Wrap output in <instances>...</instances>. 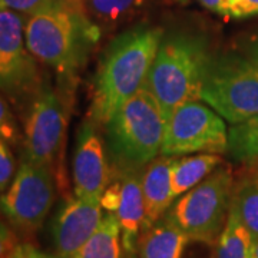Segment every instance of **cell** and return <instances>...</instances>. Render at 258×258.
<instances>
[{
	"label": "cell",
	"instance_id": "cell-1",
	"mask_svg": "<svg viewBox=\"0 0 258 258\" xmlns=\"http://www.w3.org/2000/svg\"><path fill=\"white\" fill-rule=\"evenodd\" d=\"M161 42V29L144 26L128 30L112 42L95 81L91 105L95 122L106 125L113 112L144 88Z\"/></svg>",
	"mask_w": 258,
	"mask_h": 258
},
{
	"label": "cell",
	"instance_id": "cell-2",
	"mask_svg": "<svg viewBox=\"0 0 258 258\" xmlns=\"http://www.w3.org/2000/svg\"><path fill=\"white\" fill-rule=\"evenodd\" d=\"M98 37L99 28L88 15L59 5L32 15L25 26L26 46L32 56L66 76H72L86 62Z\"/></svg>",
	"mask_w": 258,
	"mask_h": 258
},
{
	"label": "cell",
	"instance_id": "cell-3",
	"mask_svg": "<svg viewBox=\"0 0 258 258\" xmlns=\"http://www.w3.org/2000/svg\"><path fill=\"white\" fill-rule=\"evenodd\" d=\"M210 59L200 37L174 35L161 42L144 88L157 98L166 119L181 105L201 101Z\"/></svg>",
	"mask_w": 258,
	"mask_h": 258
},
{
	"label": "cell",
	"instance_id": "cell-4",
	"mask_svg": "<svg viewBox=\"0 0 258 258\" xmlns=\"http://www.w3.org/2000/svg\"><path fill=\"white\" fill-rule=\"evenodd\" d=\"M106 126L113 157L128 168H138L161 152L166 116L157 98L141 88L113 112Z\"/></svg>",
	"mask_w": 258,
	"mask_h": 258
},
{
	"label": "cell",
	"instance_id": "cell-5",
	"mask_svg": "<svg viewBox=\"0 0 258 258\" xmlns=\"http://www.w3.org/2000/svg\"><path fill=\"white\" fill-rule=\"evenodd\" d=\"M232 189L231 168L221 166L176 198L166 215L181 227L189 241L215 245L228 217Z\"/></svg>",
	"mask_w": 258,
	"mask_h": 258
},
{
	"label": "cell",
	"instance_id": "cell-6",
	"mask_svg": "<svg viewBox=\"0 0 258 258\" xmlns=\"http://www.w3.org/2000/svg\"><path fill=\"white\" fill-rule=\"evenodd\" d=\"M201 101L232 125L258 115V64L237 55L211 56Z\"/></svg>",
	"mask_w": 258,
	"mask_h": 258
},
{
	"label": "cell",
	"instance_id": "cell-7",
	"mask_svg": "<svg viewBox=\"0 0 258 258\" xmlns=\"http://www.w3.org/2000/svg\"><path fill=\"white\" fill-rule=\"evenodd\" d=\"M228 148V131L221 115L198 101L181 105L166 119L161 155L191 152L221 154Z\"/></svg>",
	"mask_w": 258,
	"mask_h": 258
},
{
	"label": "cell",
	"instance_id": "cell-8",
	"mask_svg": "<svg viewBox=\"0 0 258 258\" xmlns=\"http://www.w3.org/2000/svg\"><path fill=\"white\" fill-rule=\"evenodd\" d=\"M53 201V171L23 161L9 189L0 197V211L16 230L33 234L43 225Z\"/></svg>",
	"mask_w": 258,
	"mask_h": 258
},
{
	"label": "cell",
	"instance_id": "cell-9",
	"mask_svg": "<svg viewBox=\"0 0 258 258\" xmlns=\"http://www.w3.org/2000/svg\"><path fill=\"white\" fill-rule=\"evenodd\" d=\"M66 126L68 106L60 95L49 85L40 86L25 123L23 161L53 171L56 159L62 154Z\"/></svg>",
	"mask_w": 258,
	"mask_h": 258
},
{
	"label": "cell",
	"instance_id": "cell-10",
	"mask_svg": "<svg viewBox=\"0 0 258 258\" xmlns=\"http://www.w3.org/2000/svg\"><path fill=\"white\" fill-rule=\"evenodd\" d=\"M22 15L0 8V91L32 92L39 86L36 63L26 46Z\"/></svg>",
	"mask_w": 258,
	"mask_h": 258
},
{
	"label": "cell",
	"instance_id": "cell-11",
	"mask_svg": "<svg viewBox=\"0 0 258 258\" xmlns=\"http://www.w3.org/2000/svg\"><path fill=\"white\" fill-rule=\"evenodd\" d=\"M109 168L101 137L92 122H85L78 134L74 155L75 195L88 201H99L109 184Z\"/></svg>",
	"mask_w": 258,
	"mask_h": 258
},
{
	"label": "cell",
	"instance_id": "cell-12",
	"mask_svg": "<svg viewBox=\"0 0 258 258\" xmlns=\"http://www.w3.org/2000/svg\"><path fill=\"white\" fill-rule=\"evenodd\" d=\"M102 218L99 201H88L78 197L68 200L52 224L56 255L74 258L99 227Z\"/></svg>",
	"mask_w": 258,
	"mask_h": 258
},
{
	"label": "cell",
	"instance_id": "cell-13",
	"mask_svg": "<svg viewBox=\"0 0 258 258\" xmlns=\"http://www.w3.org/2000/svg\"><path fill=\"white\" fill-rule=\"evenodd\" d=\"M120 225L122 247L128 258H134L138 248L139 235L145 215L142 175L137 168H126L120 178V201L115 212Z\"/></svg>",
	"mask_w": 258,
	"mask_h": 258
},
{
	"label": "cell",
	"instance_id": "cell-14",
	"mask_svg": "<svg viewBox=\"0 0 258 258\" xmlns=\"http://www.w3.org/2000/svg\"><path fill=\"white\" fill-rule=\"evenodd\" d=\"M175 159L174 157L161 155L157 159H152L142 174L145 215L141 232L149 230L154 224H157L174 203L171 171Z\"/></svg>",
	"mask_w": 258,
	"mask_h": 258
},
{
	"label": "cell",
	"instance_id": "cell-15",
	"mask_svg": "<svg viewBox=\"0 0 258 258\" xmlns=\"http://www.w3.org/2000/svg\"><path fill=\"white\" fill-rule=\"evenodd\" d=\"M188 242V235L165 214L149 230L141 232L137 258H182Z\"/></svg>",
	"mask_w": 258,
	"mask_h": 258
},
{
	"label": "cell",
	"instance_id": "cell-16",
	"mask_svg": "<svg viewBox=\"0 0 258 258\" xmlns=\"http://www.w3.org/2000/svg\"><path fill=\"white\" fill-rule=\"evenodd\" d=\"M221 164L218 154H200L195 157L175 159L171 171V185L174 201L182 194L192 189Z\"/></svg>",
	"mask_w": 258,
	"mask_h": 258
},
{
	"label": "cell",
	"instance_id": "cell-17",
	"mask_svg": "<svg viewBox=\"0 0 258 258\" xmlns=\"http://www.w3.org/2000/svg\"><path fill=\"white\" fill-rule=\"evenodd\" d=\"M122 249L119 221L115 214L108 212L74 258H123Z\"/></svg>",
	"mask_w": 258,
	"mask_h": 258
},
{
	"label": "cell",
	"instance_id": "cell-18",
	"mask_svg": "<svg viewBox=\"0 0 258 258\" xmlns=\"http://www.w3.org/2000/svg\"><path fill=\"white\" fill-rule=\"evenodd\" d=\"M215 258H255L252 237L241 221L232 203L224 230L215 244Z\"/></svg>",
	"mask_w": 258,
	"mask_h": 258
},
{
	"label": "cell",
	"instance_id": "cell-19",
	"mask_svg": "<svg viewBox=\"0 0 258 258\" xmlns=\"http://www.w3.org/2000/svg\"><path fill=\"white\" fill-rule=\"evenodd\" d=\"M231 203L240 215L241 221L249 231L252 240L258 238V171L251 168L234 184Z\"/></svg>",
	"mask_w": 258,
	"mask_h": 258
},
{
	"label": "cell",
	"instance_id": "cell-20",
	"mask_svg": "<svg viewBox=\"0 0 258 258\" xmlns=\"http://www.w3.org/2000/svg\"><path fill=\"white\" fill-rule=\"evenodd\" d=\"M147 0H86V15L95 25L111 28L129 20Z\"/></svg>",
	"mask_w": 258,
	"mask_h": 258
},
{
	"label": "cell",
	"instance_id": "cell-21",
	"mask_svg": "<svg viewBox=\"0 0 258 258\" xmlns=\"http://www.w3.org/2000/svg\"><path fill=\"white\" fill-rule=\"evenodd\" d=\"M231 157L254 162L258 159V115L249 119L235 123L228 131V148Z\"/></svg>",
	"mask_w": 258,
	"mask_h": 258
},
{
	"label": "cell",
	"instance_id": "cell-22",
	"mask_svg": "<svg viewBox=\"0 0 258 258\" xmlns=\"http://www.w3.org/2000/svg\"><path fill=\"white\" fill-rule=\"evenodd\" d=\"M20 134L15 116L10 111L8 102L0 96V139H3L6 144H18Z\"/></svg>",
	"mask_w": 258,
	"mask_h": 258
},
{
	"label": "cell",
	"instance_id": "cell-23",
	"mask_svg": "<svg viewBox=\"0 0 258 258\" xmlns=\"http://www.w3.org/2000/svg\"><path fill=\"white\" fill-rule=\"evenodd\" d=\"M56 0H0V8L18 12L20 15H36L39 12L55 8Z\"/></svg>",
	"mask_w": 258,
	"mask_h": 258
},
{
	"label": "cell",
	"instance_id": "cell-24",
	"mask_svg": "<svg viewBox=\"0 0 258 258\" xmlns=\"http://www.w3.org/2000/svg\"><path fill=\"white\" fill-rule=\"evenodd\" d=\"M15 172V161L10 154L8 144L0 139V192L6 191Z\"/></svg>",
	"mask_w": 258,
	"mask_h": 258
},
{
	"label": "cell",
	"instance_id": "cell-25",
	"mask_svg": "<svg viewBox=\"0 0 258 258\" xmlns=\"http://www.w3.org/2000/svg\"><path fill=\"white\" fill-rule=\"evenodd\" d=\"M18 245L16 232L8 224L0 221V258H13Z\"/></svg>",
	"mask_w": 258,
	"mask_h": 258
},
{
	"label": "cell",
	"instance_id": "cell-26",
	"mask_svg": "<svg viewBox=\"0 0 258 258\" xmlns=\"http://www.w3.org/2000/svg\"><path fill=\"white\" fill-rule=\"evenodd\" d=\"M258 15V0H228L230 18H249Z\"/></svg>",
	"mask_w": 258,
	"mask_h": 258
},
{
	"label": "cell",
	"instance_id": "cell-27",
	"mask_svg": "<svg viewBox=\"0 0 258 258\" xmlns=\"http://www.w3.org/2000/svg\"><path fill=\"white\" fill-rule=\"evenodd\" d=\"M120 201V179L113 181L105 188L101 197V207L105 211L115 214L118 211Z\"/></svg>",
	"mask_w": 258,
	"mask_h": 258
},
{
	"label": "cell",
	"instance_id": "cell-28",
	"mask_svg": "<svg viewBox=\"0 0 258 258\" xmlns=\"http://www.w3.org/2000/svg\"><path fill=\"white\" fill-rule=\"evenodd\" d=\"M13 258H60L57 255H52V254H46L43 251H40L36 247H33L32 244H20L19 242L18 248L15 251V255Z\"/></svg>",
	"mask_w": 258,
	"mask_h": 258
},
{
	"label": "cell",
	"instance_id": "cell-29",
	"mask_svg": "<svg viewBox=\"0 0 258 258\" xmlns=\"http://www.w3.org/2000/svg\"><path fill=\"white\" fill-rule=\"evenodd\" d=\"M205 9L222 16H228V0H198Z\"/></svg>",
	"mask_w": 258,
	"mask_h": 258
},
{
	"label": "cell",
	"instance_id": "cell-30",
	"mask_svg": "<svg viewBox=\"0 0 258 258\" xmlns=\"http://www.w3.org/2000/svg\"><path fill=\"white\" fill-rule=\"evenodd\" d=\"M56 3L64 9L71 10V12L86 15V9H85L86 0H56Z\"/></svg>",
	"mask_w": 258,
	"mask_h": 258
},
{
	"label": "cell",
	"instance_id": "cell-31",
	"mask_svg": "<svg viewBox=\"0 0 258 258\" xmlns=\"http://www.w3.org/2000/svg\"><path fill=\"white\" fill-rule=\"evenodd\" d=\"M249 59H252V60L258 64V42L252 46V49H251V52H249Z\"/></svg>",
	"mask_w": 258,
	"mask_h": 258
},
{
	"label": "cell",
	"instance_id": "cell-32",
	"mask_svg": "<svg viewBox=\"0 0 258 258\" xmlns=\"http://www.w3.org/2000/svg\"><path fill=\"white\" fill-rule=\"evenodd\" d=\"M252 251H254V257L258 258V238L252 240Z\"/></svg>",
	"mask_w": 258,
	"mask_h": 258
},
{
	"label": "cell",
	"instance_id": "cell-33",
	"mask_svg": "<svg viewBox=\"0 0 258 258\" xmlns=\"http://www.w3.org/2000/svg\"><path fill=\"white\" fill-rule=\"evenodd\" d=\"M249 164H251V168H254L255 171H258V159L254 161V162H249Z\"/></svg>",
	"mask_w": 258,
	"mask_h": 258
},
{
	"label": "cell",
	"instance_id": "cell-34",
	"mask_svg": "<svg viewBox=\"0 0 258 258\" xmlns=\"http://www.w3.org/2000/svg\"><path fill=\"white\" fill-rule=\"evenodd\" d=\"M176 2H179V3H182V5H186V3H188V0H176Z\"/></svg>",
	"mask_w": 258,
	"mask_h": 258
}]
</instances>
